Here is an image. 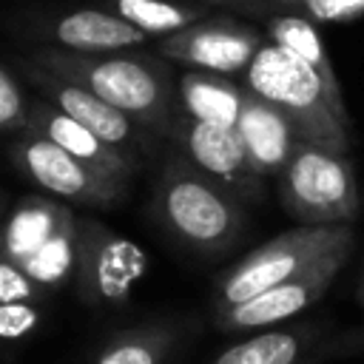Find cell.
Segmentation results:
<instances>
[{
    "label": "cell",
    "mask_w": 364,
    "mask_h": 364,
    "mask_svg": "<svg viewBox=\"0 0 364 364\" xmlns=\"http://www.w3.org/2000/svg\"><path fill=\"white\" fill-rule=\"evenodd\" d=\"M28 60L97 94L154 134L165 136L176 117V77L159 57L136 54V48L114 54H77L46 46Z\"/></svg>",
    "instance_id": "cell-1"
},
{
    "label": "cell",
    "mask_w": 364,
    "mask_h": 364,
    "mask_svg": "<svg viewBox=\"0 0 364 364\" xmlns=\"http://www.w3.org/2000/svg\"><path fill=\"white\" fill-rule=\"evenodd\" d=\"M242 85L270 102L290 122L299 142L338 154L350 148L353 134L341 88L327 85L304 60L282 46L264 43L242 74Z\"/></svg>",
    "instance_id": "cell-2"
},
{
    "label": "cell",
    "mask_w": 364,
    "mask_h": 364,
    "mask_svg": "<svg viewBox=\"0 0 364 364\" xmlns=\"http://www.w3.org/2000/svg\"><path fill=\"white\" fill-rule=\"evenodd\" d=\"M154 213L179 245L202 256L230 250L247 228L245 202L182 154H173L162 168Z\"/></svg>",
    "instance_id": "cell-3"
},
{
    "label": "cell",
    "mask_w": 364,
    "mask_h": 364,
    "mask_svg": "<svg viewBox=\"0 0 364 364\" xmlns=\"http://www.w3.org/2000/svg\"><path fill=\"white\" fill-rule=\"evenodd\" d=\"M347 242H355L353 225H333V228L296 225L273 236L270 242L259 245L256 250H250L247 256H242L216 276L213 313L262 296L264 290L299 276L316 259Z\"/></svg>",
    "instance_id": "cell-4"
},
{
    "label": "cell",
    "mask_w": 364,
    "mask_h": 364,
    "mask_svg": "<svg viewBox=\"0 0 364 364\" xmlns=\"http://www.w3.org/2000/svg\"><path fill=\"white\" fill-rule=\"evenodd\" d=\"M279 179V202L296 225H350L358 213V179L353 162L330 148L296 142Z\"/></svg>",
    "instance_id": "cell-5"
},
{
    "label": "cell",
    "mask_w": 364,
    "mask_h": 364,
    "mask_svg": "<svg viewBox=\"0 0 364 364\" xmlns=\"http://www.w3.org/2000/svg\"><path fill=\"white\" fill-rule=\"evenodd\" d=\"M148 253L100 219L77 216V293L91 307H117L145 276Z\"/></svg>",
    "instance_id": "cell-6"
},
{
    "label": "cell",
    "mask_w": 364,
    "mask_h": 364,
    "mask_svg": "<svg viewBox=\"0 0 364 364\" xmlns=\"http://www.w3.org/2000/svg\"><path fill=\"white\" fill-rule=\"evenodd\" d=\"M9 156L28 182H34L46 196L54 199L88 208H111L128 193V179L108 176L31 131H23L11 142Z\"/></svg>",
    "instance_id": "cell-7"
},
{
    "label": "cell",
    "mask_w": 364,
    "mask_h": 364,
    "mask_svg": "<svg viewBox=\"0 0 364 364\" xmlns=\"http://www.w3.org/2000/svg\"><path fill=\"white\" fill-rule=\"evenodd\" d=\"M358 353H364V330H336L327 321H301L250 333L219 350L208 364H324Z\"/></svg>",
    "instance_id": "cell-8"
},
{
    "label": "cell",
    "mask_w": 364,
    "mask_h": 364,
    "mask_svg": "<svg viewBox=\"0 0 364 364\" xmlns=\"http://www.w3.org/2000/svg\"><path fill=\"white\" fill-rule=\"evenodd\" d=\"M350 253H353V242L324 253L310 267H304L299 276L264 290L262 296L242 301L236 307H228V310H216L213 324L222 333H250V330L259 333V330L282 327L284 321H290L293 316H299L301 310L316 304L330 290L338 270L347 264Z\"/></svg>",
    "instance_id": "cell-9"
},
{
    "label": "cell",
    "mask_w": 364,
    "mask_h": 364,
    "mask_svg": "<svg viewBox=\"0 0 364 364\" xmlns=\"http://www.w3.org/2000/svg\"><path fill=\"white\" fill-rule=\"evenodd\" d=\"M23 74H26V80H31L34 88L43 91V100L57 105L63 114H68L82 128H88L97 139H102L108 148H114L134 171H139L145 165V156L151 154L148 128H142L136 119H131L119 108L108 105L97 94L46 71L43 65H37L31 60L23 63Z\"/></svg>",
    "instance_id": "cell-10"
},
{
    "label": "cell",
    "mask_w": 364,
    "mask_h": 364,
    "mask_svg": "<svg viewBox=\"0 0 364 364\" xmlns=\"http://www.w3.org/2000/svg\"><path fill=\"white\" fill-rule=\"evenodd\" d=\"M185 159H191L199 171L213 176L242 202L264 199V179L250 168L242 136L230 125L199 122L176 111L168 134H165Z\"/></svg>",
    "instance_id": "cell-11"
},
{
    "label": "cell",
    "mask_w": 364,
    "mask_h": 364,
    "mask_svg": "<svg viewBox=\"0 0 364 364\" xmlns=\"http://www.w3.org/2000/svg\"><path fill=\"white\" fill-rule=\"evenodd\" d=\"M264 46V34L247 23L230 17L199 20L165 40H159V57L213 74H245L256 51Z\"/></svg>",
    "instance_id": "cell-12"
},
{
    "label": "cell",
    "mask_w": 364,
    "mask_h": 364,
    "mask_svg": "<svg viewBox=\"0 0 364 364\" xmlns=\"http://www.w3.org/2000/svg\"><path fill=\"white\" fill-rule=\"evenodd\" d=\"M26 131L46 136L48 142H54L57 148L68 151L71 156H77L80 162L117 176V179H128L136 173L114 148H108L102 139H97L88 128H82L77 119H71L68 114H63L57 105H51L48 100H31L28 105V119H26Z\"/></svg>",
    "instance_id": "cell-13"
},
{
    "label": "cell",
    "mask_w": 364,
    "mask_h": 364,
    "mask_svg": "<svg viewBox=\"0 0 364 364\" xmlns=\"http://www.w3.org/2000/svg\"><path fill=\"white\" fill-rule=\"evenodd\" d=\"M236 131L242 136V145L247 151L250 168L262 176H279L282 168L287 165L293 148H296V134L290 128V122L262 97H256L253 91L245 88V100H242V111L236 119Z\"/></svg>",
    "instance_id": "cell-14"
},
{
    "label": "cell",
    "mask_w": 364,
    "mask_h": 364,
    "mask_svg": "<svg viewBox=\"0 0 364 364\" xmlns=\"http://www.w3.org/2000/svg\"><path fill=\"white\" fill-rule=\"evenodd\" d=\"M48 37L57 43V48L77 54H114L145 43L139 28L102 9H77L57 17L48 28Z\"/></svg>",
    "instance_id": "cell-15"
},
{
    "label": "cell",
    "mask_w": 364,
    "mask_h": 364,
    "mask_svg": "<svg viewBox=\"0 0 364 364\" xmlns=\"http://www.w3.org/2000/svg\"><path fill=\"white\" fill-rule=\"evenodd\" d=\"M77 213L54 196H26L0 225V253H6L11 262H20L37 253Z\"/></svg>",
    "instance_id": "cell-16"
},
{
    "label": "cell",
    "mask_w": 364,
    "mask_h": 364,
    "mask_svg": "<svg viewBox=\"0 0 364 364\" xmlns=\"http://www.w3.org/2000/svg\"><path fill=\"white\" fill-rule=\"evenodd\" d=\"M245 100V85L233 82L225 74L191 68L176 77V111L213 125L236 128Z\"/></svg>",
    "instance_id": "cell-17"
},
{
    "label": "cell",
    "mask_w": 364,
    "mask_h": 364,
    "mask_svg": "<svg viewBox=\"0 0 364 364\" xmlns=\"http://www.w3.org/2000/svg\"><path fill=\"white\" fill-rule=\"evenodd\" d=\"M182 327L173 321H151L139 327H128L111 336L94 355L91 364H165L179 338Z\"/></svg>",
    "instance_id": "cell-18"
},
{
    "label": "cell",
    "mask_w": 364,
    "mask_h": 364,
    "mask_svg": "<svg viewBox=\"0 0 364 364\" xmlns=\"http://www.w3.org/2000/svg\"><path fill=\"white\" fill-rule=\"evenodd\" d=\"M264 28H267V37L270 43L282 46L284 51L296 54L299 60H304L327 85L338 88V80H336V68H333V60L313 26V20L301 17V14H273L264 20Z\"/></svg>",
    "instance_id": "cell-19"
},
{
    "label": "cell",
    "mask_w": 364,
    "mask_h": 364,
    "mask_svg": "<svg viewBox=\"0 0 364 364\" xmlns=\"http://www.w3.org/2000/svg\"><path fill=\"white\" fill-rule=\"evenodd\" d=\"M111 11L139 28L145 37L159 34V40L205 20L202 6L196 3H176V0H108Z\"/></svg>",
    "instance_id": "cell-20"
},
{
    "label": "cell",
    "mask_w": 364,
    "mask_h": 364,
    "mask_svg": "<svg viewBox=\"0 0 364 364\" xmlns=\"http://www.w3.org/2000/svg\"><path fill=\"white\" fill-rule=\"evenodd\" d=\"M43 290H60L77 276V216L65 222L37 253L17 262Z\"/></svg>",
    "instance_id": "cell-21"
},
{
    "label": "cell",
    "mask_w": 364,
    "mask_h": 364,
    "mask_svg": "<svg viewBox=\"0 0 364 364\" xmlns=\"http://www.w3.org/2000/svg\"><path fill=\"white\" fill-rule=\"evenodd\" d=\"M43 310L37 301H0V341H20L37 333Z\"/></svg>",
    "instance_id": "cell-22"
},
{
    "label": "cell",
    "mask_w": 364,
    "mask_h": 364,
    "mask_svg": "<svg viewBox=\"0 0 364 364\" xmlns=\"http://www.w3.org/2000/svg\"><path fill=\"white\" fill-rule=\"evenodd\" d=\"M28 105L31 100H26L20 82L0 65V134H14V131H26V119H28Z\"/></svg>",
    "instance_id": "cell-23"
},
{
    "label": "cell",
    "mask_w": 364,
    "mask_h": 364,
    "mask_svg": "<svg viewBox=\"0 0 364 364\" xmlns=\"http://www.w3.org/2000/svg\"><path fill=\"white\" fill-rule=\"evenodd\" d=\"M46 290L6 253H0V301H40Z\"/></svg>",
    "instance_id": "cell-24"
},
{
    "label": "cell",
    "mask_w": 364,
    "mask_h": 364,
    "mask_svg": "<svg viewBox=\"0 0 364 364\" xmlns=\"http://www.w3.org/2000/svg\"><path fill=\"white\" fill-rule=\"evenodd\" d=\"M364 14V0H304V17L313 23H347Z\"/></svg>",
    "instance_id": "cell-25"
},
{
    "label": "cell",
    "mask_w": 364,
    "mask_h": 364,
    "mask_svg": "<svg viewBox=\"0 0 364 364\" xmlns=\"http://www.w3.org/2000/svg\"><path fill=\"white\" fill-rule=\"evenodd\" d=\"M205 3H213V6H233V9H242V11H253V14H262L264 20L273 17V6L276 0H205Z\"/></svg>",
    "instance_id": "cell-26"
},
{
    "label": "cell",
    "mask_w": 364,
    "mask_h": 364,
    "mask_svg": "<svg viewBox=\"0 0 364 364\" xmlns=\"http://www.w3.org/2000/svg\"><path fill=\"white\" fill-rule=\"evenodd\" d=\"M279 6H284V9H301L304 11V0H276Z\"/></svg>",
    "instance_id": "cell-27"
},
{
    "label": "cell",
    "mask_w": 364,
    "mask_h": 364,
    "mask_svg": "<svg viewBox=\"0 0 364 364\" xmlns=\"http://www.w3.org/2000/svg\"><path fill=\"white\" fill-rule=\"evenodd\" d=\"M358 299H361V307H364V276H361V284H358Z\"/></svg>",
    "instance_id": "cell-28"
},
{
    "label": "cell",
    "mask_w": 364,
    "mask_h": 364,
    "mask_svg": "<svg viewBox=\"0 0 364 364\" xmlns=\"http://www.w3.org/2000/svg\"><path fill=\"white\" fill-rule=\"evenodd\" d=\"M0 213H3V196H0ZM0 225H3V222H0Z\"/></svg>",
    "instance_id": "cell-29"
}]
</instances>
